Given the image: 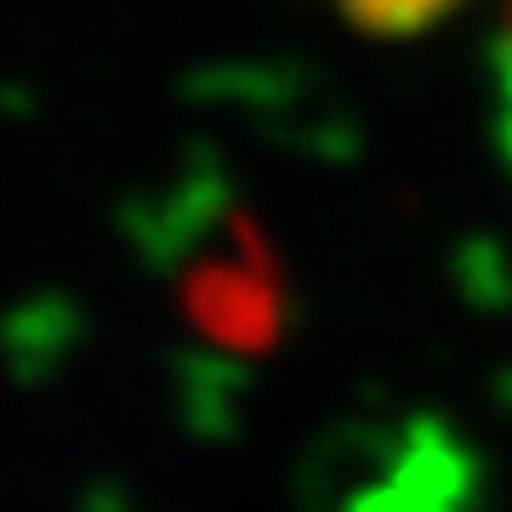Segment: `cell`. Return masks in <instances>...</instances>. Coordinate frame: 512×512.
Instances as JSON below:
<instances>
[{"label": "cell", "instance_id": "obj_1", "mask_svg": "<svg viewBox=\"0 0 512 512\" xmlns=\"http://www.w3.org/2000/svg\"><path fill=\"white\" fill-rule=\"evenodd\" d=\"M461 0H336V12L370 40H410L456 12Z\"/></svg>", "mask_w": 512, "mask_h": 512}]
</instances>
